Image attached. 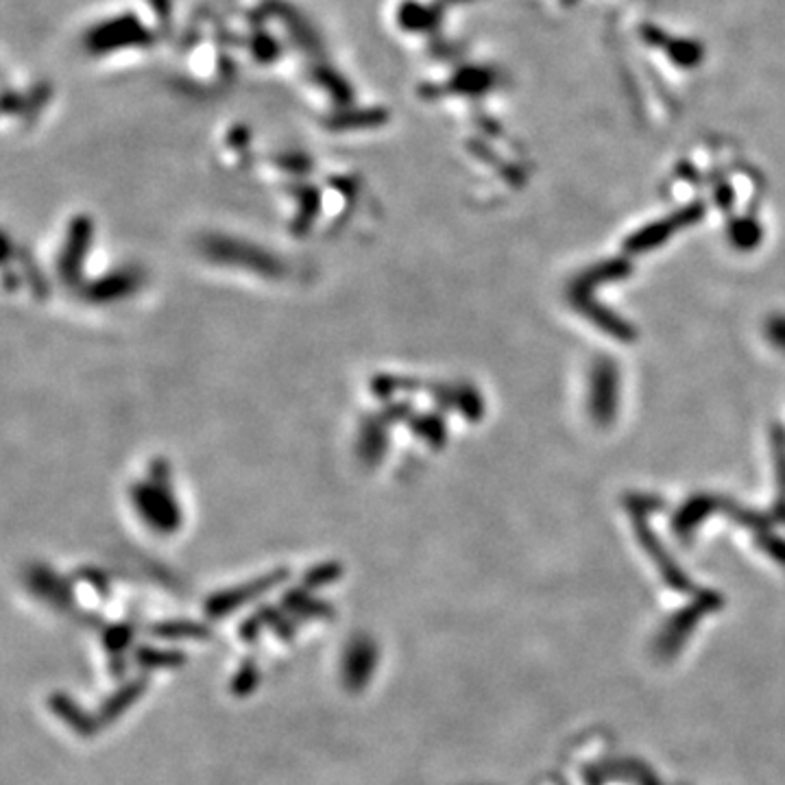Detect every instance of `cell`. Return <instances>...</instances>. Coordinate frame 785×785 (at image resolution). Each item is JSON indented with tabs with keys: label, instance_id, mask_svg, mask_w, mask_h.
<instances>
[]
</instances>
